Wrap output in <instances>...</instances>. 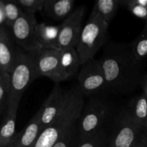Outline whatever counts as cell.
Wrapping results in <instances>:
<instances>
[{"label": "cell", "mask_w": 147, "mask_h": 147, "mask_svg": "<svg viewBox=\"0 0 147 147\" xmlns=\"http://www.w3.org/2000/svg\"><path fill=\"white\" fill-rule=\"evenodd\" d=\"M131 47L139 61L141 62L147 57V23L140 35L134 40Z\"/></svg>", "instance_id": "obj_23"}, {"label": "cell", "mask_w": 147, "mask_h": 147, "mask_svg": "<svg viewBox=\"0 0 147 147\" xmlns=\"http://www.w3.org/2000/svg\"><path fill=\"white\" fill-rule=\"evenodd\" d=\"M146 130L132 119L127 109H123L113 115L101 147H132Z\"/></svg>", "instance_id": "obj_3"}, {"label": "cell", "mask_w": 147, "mask_h": 147, "mask_svg": "<svg viewBox=\"0 0 147 147\" xmlns=\"http://www.w3.org/2000/svg\"><path fill=\"white\" fill-rule=\"evenodd\" d=\"M37 24L34 14L24 12L10 28L16 44L27 53H34L42 47L35 37Z\"/></svg>", "instance_id": "obj_9"}, {"label": "cell", "mask_w": 147, "mask_h": 147, "mask_svg": "<svg viewBox=\"0 0 147 147\" xmlns=\"http://www.w3.org/2000/svg\"><path fill=\"white\" fill-rule=\"evenodd\" d=\"M110 104L99 98H93L83 107L78 121L80 139L90 136L104 127L113 116Z\"/></svg>", "instance_id": "obj_5"}, {"label": "cell", "mask_w": 147, "mask_h": 147, "mask_svg": "<svg viewBox=\"0 0 147 147\" xmlns=\"http://www.w3.org/2000/svg\"><path fill=\"white\" fill-rule=\"evenodd\" d=\"M121 4L120 0H98L92 11L97 14L108 24H110Z\"/></svg>", "instance_id": "obj_19"}, {"label": "cell", "mask_w": 147, "mask_h": 147, "mask_svg": "<svg viewBox=\"0 0 147 147\" xmlns=\"http://www.w3.org/2000/svg\"><path fill=\"white\" fill-rule=\"evenodd\" d=\"M110 122L104 127L96 131V133L87 137L80 139L76 147H101L103 142L107 136Z\"/></svg>", "instance_id": "obj_22"}, {"label": "cell", "mask_w": 147, "mask_h": 147, "mask_svg": "<svg viewBox=\"0 0 147 147\" xmlns=\"http://www.w3.org/2000/svg\"><path fill=\"white\" fill-rule=\"evenodd\" d=\"M109 26L97 14L92 11L83 27L76 47L81 65L94 59L96 53L105 44L108 37Z\"/></svg>", "instance_id": "obj_4"}, {"label": "cell", "mask_w": 147, "mask_h": 147, "mask_svg": "<svg viewBox=\"0 0 147 147\" xmlns=\"http://www.w3.org/2000/svg\"><path fill=\"white\" fill-rule=\"evenodd\" d=\"M11 94V74L0 72V115H4L9 106Z\"/></svg>", "instance_id": "obj_20"}, {"label": "cell", "mask_w": 147, "mask_h": 147, "mask_svg": "<svg viewBox=\"0 0 147 147\" xmlns=\"http://www.w3.org/2000/svg\"><path fill=\"white\" fill-rule=\"evenodd\" d=\"M0 27H7V17L4 0L0 1Z\"/></svg>", "instance_id": "obj_27"}, {"label": "cell", "mask_w": 147, "mask_h": 147, "mask_svg": "<svg viewBox=\"0 0 147 147\" xmlns=\"http://www.w3.org/2000/svg\"><path fill=\"white\" fill-rule=\"evenodd\" d=\"M145 131L141 134V136H139V139L135 142V144L132 147H147L146 139H145Z\"/></svg>", "instance_id": "obj_28"}, {"label": "cell", "mask_w": 147, "mask_h": 147, "mask_svg": "<svg viewBox=\"0 0 147 147\" xmlns=\"http://www.w3.org/2000/svg\"><path fill=\"white\" fill-rule=\"evenodd\" d=\"M78 121L63 134L53 147H76L80 140L78 129Z\"/></svg>", "instance_id": "obj_21"}, {"label": "cell", "mask_w": 147, "mask_h": 147, "mask_svg": "<svg viewBox=\"0 0 147 147\" xmlns=\"http://www.w3.org/2000/svg\"><path fill=\"white\" fill-rule=\"evenodd\" d=\"M6 14L7 17V27L11 28L20 16L24 13L21 7L15 1H4Z\"/></svg>", "instance_id": "obj_24"}, {"label": "cell", "mask_w": 147, "mask_h": 147, "mask_svg": "<svg viewBox=\"0 0 147 147\" xmlns=\"http://www.w3.org/2000/svg\"><path fill=\"white\" fill-rule=\"evenodd\" d=\"M129 2L132 3L134 4L142 6V7L147 8V0H129Z\"/></svg>", "instance_id": "obj_29"}, {"label": "cell", "mask_w": 147, "mask_h": 147, "mask_svg": "<svg viewBox=\"0 0 147 147\" xmlns=\"http://www.w3.org/2000/svg\"><path fill=\"white\" fill-rule=\"evenodd\" d=\"M84 95L77 86L67 90L65 106L57 119L41 131L34 147H53L63 134L77 121L84 107Z\"/></svg>", "instance_id": "obj_2"}, {"label": "cell", "mask_w": 147, "mask_h": 147, "mask_svg": "<svg viewBox=\"0 0 147 147\" xmlns=\"http://www.w3.org/2000/svg\"><path fill=\"white\" fill-rule=\"evenodd\" d=\"M78 87L84 96H93L106 90V79L99 60L93 59L83 65L78 76Z\"/></svg>", "instance_id": "obj_7"}, {"label": "cell", "mask_w": 147, "mask_h": 147, "mask_svg": "<svg viewBox=\"0 0 147 147\" xmlns=\"http://www.w3.org/2000/svg\"><path fill=\"white\" fill-rule=\"evenodd\" d=\"M127 111L132 119L144 129H147V96L144 93L131 99Z\"/></svg>", "instance_id": "obj_18"}, {"label": "cell", "mask_w": 147, "mask_h": 147, "mask_svg": "<svg viewBox=\"0 0 147 147\" xmlns=\"http://www.w3.org/2000/svg\"><path fill=\"white\" fill-rule=\"evenodd\" d=\"M145 139H146V146H147V130L145 131Z\"/></svg>", "instance_id": "obj_31"}, {"label": "cell", "mask_w": 147, "mask_h": 147, "mask_svg": "<svg viewBox=\"0 0 147 147\" xmlns=\"http://www.w3.org/2000/svg\"><path fill=\"white\" fill-rule=\"evenodd\" d=\"M67 97V90L56 83L50 96L37 111L39 113L41 131L51 125L63 111Z\"/></svg>", "instance_id": "obj_11"}, {"label": "cell", "mask_w": 147, "mask_h": 147, "mask_svg": "<svg viewBox=\"0 0 147 147\" xmlns=\"http://www.w3.org/2000/svg\"><path fill=\"white\" fill-rule=\"evenodd\" d=\"M106 79V90L113 93H130L142 85L144 76L140 61L131 46L111 42L99 60Z\"/></svg>", "instance_id": "obj_1"}, {"label": "cell", "mask_w": 147, "mask_h": 147, "mask_svg": "<svg viewBox=\"0 0 147 147\" xmlns=\"http://www.w3.org/2000/svg\"><path fill=\"white\" fill-rule=\"evenodd\" d=\"M24 12L34 14L42 11L45 0H16Z\"/></svg>", "instance_id": "obj_25"}, {"label": "cell", "mask_w": 147, "mask_h": 147, "mask_svg": "<svg viewBox=\"0 0 147 147\" xmlns=\"http://www.w3.org/2000/svg\"><path fill=\"white\" fill-rule=\"evenodd\" d=\"M121 4H123V6L127 7L129 11L134 17L144 20L146 21V23H147V8L132 4V3L129 2V0L121 1Z\"/></svg>", "instance_id": "obj_26"}, {"label": "cell", "mask_w": 147, "mask_h": 147, "mask_svg": "<svg viewBox=\"0 0 147 147\" xmlns=\"http://www.w3.org/2000/svg\"><path fill=\"white\" fill-rule=\"evenodd\" d=\"M74 0H45L42 11L52 20L64 21L74 11Z\"/></svg>", "instance_id": "obj_16"}, {"label": "cell", "mask_w": 147, "mask_h": 147, "mask_svg": "<svg viewBox=\"0 0 147 147\" xmlns=\"http://www.w3.org/2000/svg\"><path fill=\"white\" fill-rule=\"evenodd\" d=\"M60 65L65 80L73 77L81 65L76 48L70 47L60 50Z\"/></svg>", "instance_id": "obj_17"}, {"label": "cell", "mask_w": 147, "mask_h": 147, "mask_svg": "<svg viewBox=\"0 0 147 147\" xmlns=\"http://www.w3.org/2000/svg\"><path fill=\"white\" fill-rule=\"evenodd\" d=\"M85 11V6L78 7L60 24V32L58 39V49L60 50L70 47L76 48L83 30Z\"/></svg>", "instance_id": "obj_10"}, {"label": "cell", "mask_w": 147, "mask_h": 147, "mask_svg": "<svg viewBox=\"0 0 147 147\" xmlns=\"http://www.w3.org/2000/svg\"><path fill=\"white\" fill-rule=\"evenodd\" d=\"M41 133L39 113H37L29 121L27 124L17 133L14 140L8 147H34Z\"/></svg>", "instance_id": "obj_13"}, {"label": "cell", "mask_w": 147, "mask_h": 147, "mask_svg": "<svg viewBox=\"0 0 147 147\" xmlns=\"http://www.w3.org/2000/svg\"><path fill=\"white\" fill-rule=\"evenodd\" d=\"M11 94L9 102H20L27 88L37 79L32 53L22 50L11 73Z\"/></svg>", "instance_id": "obj_6"}, {"label": "cell", "mask_w": 147, "mask_h": 147, "mask_svg": "<svg viewBox=\"0 0 147 147\" xmlns=\"http://www.w3.org/2000/svg\"><path fill=\"white\" fill-rule=\"evenodd\" d=\"M142 86L143 88L144 93L147 96V75L144 76V78L142 82Z\"/></svg>", "instance_id": "obj_30"}, {"label": "cell", "mask_w": 147, "mask_h": 147, "mask_svg": "<svg viewBox=\"0 0 147 147\" xmlns=\"http://www.w3.org/2000/svg\"><path fill=\"white\" fill-rule=\"evenodd\" d=\"M22 49L16 44L8 27H0V72L11 74Z\"/></svg>", "instance_id": "obj_12"}, {"label": "cell", "mask_w": 147, "mask_h": 147, "mask_svg": "<svg viewBox=\"0 0 147 147\" xmlns=\"http://www.w3.org/2000/svg\"><path fill=\"white\" fill-rule=\"evenodd\" d=\"M20 103L18 101H10L2 116L0 131V147H8L17 134L16 120Z\"/></svg>", "instance_id": "obj_14"}, {"label": "cell", "mask_w": 147, "mask_h": 147, "mask_svg": "<svg viewBox=\"0 0 147 147\" xmlns=\"http://www.w3.org/2000/svg\"><path fill=\"white\" fill-rule=\"evenodd\" d=\"M60 25H51L45 22L38 23L35 27L34 33L37 41L45 48L58 49V39Z\"/></svg>", "instance_id": "obj_15"}, {"label": "cell", "mask_w": 147, "mask_h": 147, "mask_svg": "<svg viewBox=\"0 0 147 147\" xmlns=\"http://www.w3.org/2000/svg\"><path fill=\"white\" fill-rule=\"evenodd\" d=\"M31 53L34 60L36 78L47 77L56 83L65 81L60 70V50L42 47Z\"/></svg>", "instance_id": "obj_8"}]
</instances>
